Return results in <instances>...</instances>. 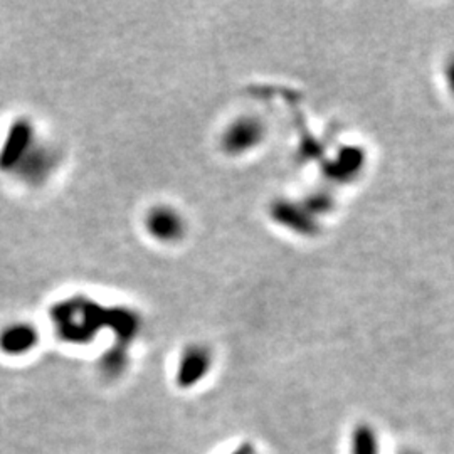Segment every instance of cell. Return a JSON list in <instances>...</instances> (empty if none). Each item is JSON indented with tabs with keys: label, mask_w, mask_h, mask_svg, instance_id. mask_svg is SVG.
I'll return each mask as SVG.
<instances>
[{
	"label": "cell",
	"mask_w": 454,
	"mask_h": 454,
	"mask_svg": "<svg viewBox=\"0 0 454 454\" xmlns=\"http://www.w3.org/2000/svg\"><path fill=\"white\" fill-rule=\"evenodd\" d=\"M39 333L29 322H9L0 326V352L11 357H20L33 350Z\"/></svg>",
	"instance_id": "7a4b0ae2"
},
{
	"label": "cell",
	"mask_w": 454,
	"mask_h": 454,
	"mask_svg": "<svg viewBox=\"0 0 454 454\" xmlns=\"http://www.w3.org/2000/svg\"><path fill=\"white\" fill-rule=\"evenodd\" d=\"M407 454H414V453H407Z\"/></svg>",
	"instance_id": "30bf717a"
},
{
	"label": "cell",
	"mask_w": 454,
	"mask_h": 454,
	"mask_svg": "<svg viewBox=\"0 0 454 454\" xmlns=\"http://www.w3.org/2000/svg\"><path fill=\"white\" fill-rule=\"evenodd\" d=\"M352 454H379L377 436L371 426L360 424L352 433Z\"/></svg>",
	"instance_id": "52a82bcc"
},
{
	"label": "cell",
	"mask_w": 454,
	"mask_h": 454,
	"mask_svg": "<svg viewBox=\"0 0 454 454\" xmlns=\"http://www.w3.org/2000/svg\"><path fill=\"white\" fill-rule=\"evenodd\" d=\"M148 229L159 239H176L182 231L179 215L170 209H157L148 217Z\"/></svg>",
	"instance_id": "5b68a950"
},
{
	"label": "cell",
	"mask_w": 454,
	"mask_h": 454,
	"mask_svg": "<svg viewBox=\"0 0 454 454\" xmlns=\"http://www.w3.org/2000/svg\"><path fill=\"white\" fill-rule=\"evenodd\" d=\"M211 367V356L202 347H192L185 352V356L180 360L177 382L180 387H192L199 380L204 379V375L209 372Z\"/></svg>",
	"instance_id": "277c9868"
},
{
	"label": "cell",
	"mask_w": 454,
	"mask_h": 454,
	"mask_svg": "<svg viewBox=\"0 0 454 454\" xmlns=\"http://www.w3.org/2000/svg\"><path fill=\"white\" fill-rule=\"evenodd\" d=\"M125 354L123 352H110L101 362V371L108 377H118L125 369Z\"/></svg>",
	"instance_id": "ba28073f"
},
{
	"label": "cell",
	"mask_w": 454,
	"mask_h": 454,
	"mask_svg": "<svg viewBox=\"0 0 454 454\" xmlns=\"http://www.w3.org/2000/svg\"><path fill=\"white\" fill-rule=\"evenodd\" d=\"M261 130L258 123L246 120L243 123H238L234 127H231V130L227 133V145L231 146V150H244V146L254 145L260 140Z\"/></svg>",
	"instance_id": "8992f818"
},
{
	"label": "cell",
	"mask_w": 454,
	"mask_h": 454,
	"mask_svg": "<svg viewBox=\"0 0 454 454\" xmlns=\"http://www.w3.org/2000/svg\"><path fill=\"white\" fill-rule=\"evenodd\" d=\"M232 454H258L256 453V450L249 444V442H246L243 446H239L236 451Z\"/></svg>",
	"instance_id": "9c48e42d"
},
{
	"label": "cell",
	"mask_w": 454,
	"mask_h": 454,
	"mask_svg": "<svg viewBox=\"0 0 454 454\" xmlns=\"http://www.w3.org/2000/svg\"><path fill=\"white\" fill-rule=\"evenodd\" d=\"M35 142L33 123L24 118L12 121L0 144V172L12 174Z\"/></svg>",
	"instance_id": "6da1fadb"
},
{
	"label": "cell",
	"mask_w": 454,
	"mask_h": 454,
	"mask_svg": "<svg viewBox=\"0 0 454 454\" xmlns=\"http://www.w3.org/2000/svg\"><path fill=\"white\" fill-rule=\"evenodd\" d=\"M52 162L54 159L48 148L35 142L31 146V150L24 155V159L19 162L12 174H16L17 179L26 184H41L48 176Z\"/></svg>",
	"instance_id": "3957f363"
}]
</instances>
